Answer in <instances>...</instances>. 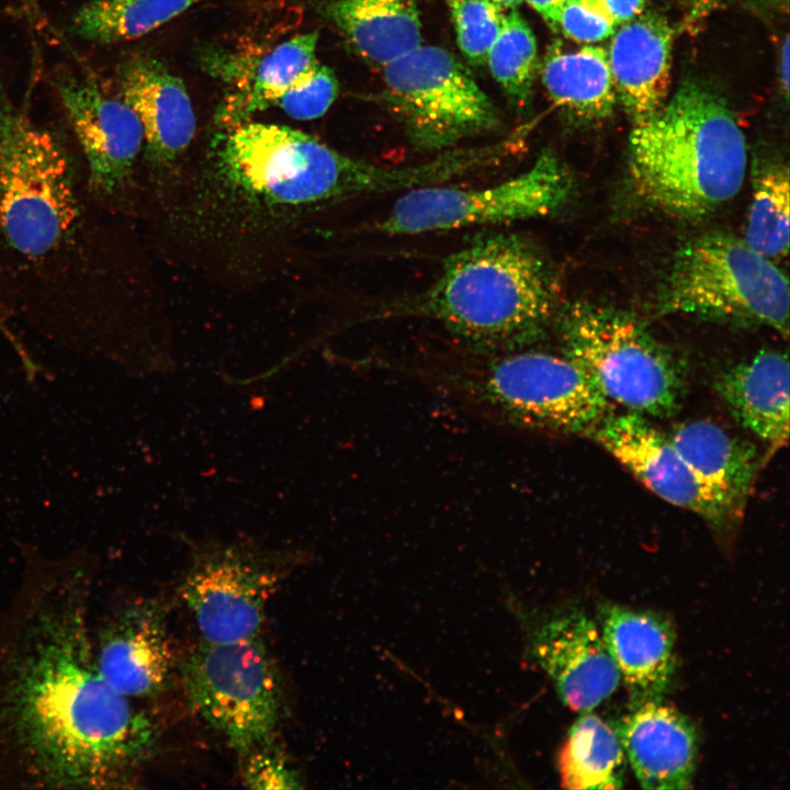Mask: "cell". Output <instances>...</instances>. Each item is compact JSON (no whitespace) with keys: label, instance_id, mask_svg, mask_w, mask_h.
Listing matches in <instances>:
<instances>
[{"label":"cell","instance_id":"1","mask_svg":"<svg viewBox=\"0 0 790 790\" xmlns=\"http://www.w3.org/2000/svg\"><path fill=\"white\" fill-rule=\"evenodd\" d=\"M90 578L79 562L32 571L0 635V746L22 777L54 789L131 781L158 730L100 674Z\"/></svg>","mask_w":790,"mask_h":790},{"label":"cell","instance_id":"2","mask_svg":"<svg viewBox=\"0 0 790 790\" xmlns=\"http://www.w3.org/2000/svg\"><path fill=\"white\" fill-rule=\"evenodd\" d=\"M558 285L541 251L516 233L477 236L400 308L437 320L479 350L526 349L556 313Z\"/></svg>","mask_w":790,"mask_h":790},{"label":"cell","instance_id":"3","mask_svg":"<svg viewBox=\"0 0 790 790\" xmlns=\"http://www.w3.org/2000/svg\"><path fill=\"white\" fill-rule=\"evenodd\" d=\"M215 171L226 188L259 205L307 207L444 183L464 176L466 161L447 150L420 165L380 166L289 126L246 122L226 129Z\"/></svg>","mask_w":790,"mask_h":790},{"label":"cell","instance_id":"4","mask_svg":"<svg viewBox=\"0 0 790 790\" xmlns=\"http://www.w3.org/2000/svg\"><path fill=\"white\" fill-rule=\"evenodd\" d=\"M633 189L677 217L701 218L733 199L747 168L745 135L724 99L684 82L629 139Z\"/></svg>","mask_w":790,"mask_h":790},{"label":"cell","instance_id":"5","mask_svg":"<svg viewBox=\"0 0 790 790\" xmlns=\"http://www.w3.org/2000/svg\"><path fill=\"white\" fill-rule=\"evenodd\" d=\"M79 215L65 148L0 81V237L15 252L37 259L71 237Z\"/></svg>","mask_w":790,"mask_h":790},{"label":"cell","instance_id":"6","mask_svg":"<svg viewBox=\"0 0 790 790\" xmlns=\"http://www.w3.org/2000/svg\"><path fill=\"white\" fill-rule=\"evenodd\" d=\"M563 354L580 366L610 402L627 411L665 418L685 395V373L673 353L634 316L575 303L561 315Z\"/></svg>","mask_w":790,"mask_h":790},{"label":"cell","instance_id":"7","mask_svg":"<svg viewBox=\"0 0 790 790\" xmlns=\"http://www.w3.org/2000/svg\"><path fill=\"white\" fill-rule=\"evenodd\" d=\"M665 313L767 326L787 338L789 284L785 273L744 239L710 233L675 256L662 294Z\"/></svg>","mask_w":790,"mask_h":790},{"label":"cell","instance_id":"8","mask_svg":"<svg viewBox=\"0 0 790 790\" xmlns=\"http://www.w3.org/2000/svg\"><path fill=\"white\" fill-rule=\"evenodd\" d=\"M382 70V99L419 149L448 150L500 125L469 69L441 47L420 45Z\"/></svg>","mask_w":790,"mask_h":790},{"label":"cell","instance_id":"9","mask_svg":"<svg viewBox=\"0 0 790 790\" xmlns=\"http://www.w3.org/2000/svg\"><path fill=\"white\" fill-rule=\"evenodd\" d=\"M471 394L510 424L530 429L588 432L610 402L566 356L521 349L506 352L465 379Z\"/></svg>","mask_w":790,"mask_h":790},{"label":"cell","instance_id":"10","mask_svg":"<svg viewBox=\"0 0 790 790\" xmlns=\"http://www.w3.org/2000/svg\"><path fill=\"white\" fill-rule=\"evenodd\" d=\"M572 190L567 167L552 150H543L530 168L490 187L461 189L436 183L408 189L379 229L408 236L540 217L561 208Z\"/></svg>","mask_w":790,"mask_h":790},{"label":"cell","instance_id":"11","mask_svg":"<svg viewBox=\"0 0 790 790\" xmlns=\"http://www.w3.org/2000/svg\"><path fill=\"white\" fill-rule=\"evenodd\" d=\"M194 711L241 756L269 742L280 712L275 668L258 637L203 641L182 666Z\"/></svg>","mask_w":790,"mask_h":790},{"label":"cell","instance_id":"12","mask_svg":"<svg viewBox=\"0 0 790 790\" xmlns=\"http://www.w3.org/2000/svg\"><path fill=\"white\" fill-rule=\"evenodd\" d=\"M278 580L260 560L225 550L193 566L181 595L204 641L233 642L258 635Z\"/></svg>","mask_w":790,"mask_h":790},{"label":"cell","instance_id":"13","mask_svg":"<svg viewBox=\"0 0 790 790\" xmlns=\"http://www.w3.org/2000/svg\"><path fill=\"white\" fill-rule=\"evenodd\" d=\"M55 87L86 157L91 189L102 196L121 191L144 145L137 114L89 76L64 74Z\"/></svg>","mask_w":790,"mask_h":790},{"label":"cell","instance_id":"14","mask_svg":"<svg viewBox=\"0 0 790 790\" xmlns=\"http://www.w3.org/2000/svg\"><path fill=\"white\" fill-rule=\"evenodd\" d=\"M98 669L119 693L134 700L158 695L170 678L173 655L165 613L153 601H134L92 627Z\"/></svg>","mask_w":790,"mask_h":790},{"label":"cell","instance_id":"15","mask_svg":"<svg viewBox=\"0 0 790 790\" xmlns=\"http://www.w3.org/2000/svg\"><path fill=\"white\" fill-rule=\"evenodd\" d=\"M665 501L720 528L727 521L711 501L667 433L627 411L605 416L588 435Z\"/></svg>","mask_w":790,"mask_h":790},{"label":"cell","instance_id":"16","mask_svg":"<svg viewBox=\"0 0 790 790\" xmlns=\"http://www.w3.org/2000/svg\"><path fill=\"white\" fill-rule=\"evenodd\" d=\"M532 651L572 710H592L619 685L621 677L599 625L579 609L545 619L534 632Z\"/></svg>","mask_w":790,"mask_h":790},{"label":"cell","instance_id":"17","mask_svg":"<svg viewBox=\"0 0 790 790\" xmlns=\"http://www.w3.org/2000/svg\"><path fill=\"white\" fill-rule=\"evenodd\" d=\"M121 98L137 114L149 161L171 167L190 146L196 120L188 90L160 60L135 55L117 69Z\"/></svg>","mask_w":790,"mask_h":790},{"label":"cell","instance_id":"18","mask_svg":"<svg viewBox=\"0 0 790 790\" xmlns=\"http://www.w3.org/2000/svg\"><path fill=\"white\" fill-rule=\"evenodd\" d=\"M624 755L645 789H688L698 761V735L672 706L642 701L616 729Z\"/></svg>","mask_w":790,"mask_h":790},{"label":"cell","instance_id":"19","mask_svg":"<svg viewBox=\"0 0 790 790\" xmlns=\"http://www.w3.org/2000/svg\"><path fill=\"white\" fill-rule=\"evenodd\" d=\"M611 35L608 64L618 100L633 122L668 99L675 31L654 13L639 14Z\"/></svg>","mask_w":790,"mask_h":790},{"label":"cell","instance_id":"20","mask_svg":"<svg viewBox=\"0 0 790 790\" xmlns=\"http://www.w3.org/2000/svg\"><path fill=\"white\" fill-rule=\"evenodd\" d=\"M599 629L630 691L642 701L656 700L669 687L676 669L675 629L658 612L605 603Z\"/></svg>","mask_w":790,"mask_h":790},{"label":"cell","instance_id":"21","mask_svg":"<svg viewBox=\"0 0 790 790\" xmlns=\"http://www.w3.org/2000/svg\"><path fill=\"white\" fill-rule=\"evenodd\" d=\"M667 435L725 519L736 518L758 472L756 448L704 419L678 424Z\"/></svg>","mask_w":790,"mask_h":790},{"label":"cell","instance_id":"22","mask_svg":"<svg viewBox=\"0 0 790 790\" xmlns=\"http://www.w3.org/2000/svg\"><path fill=\"white\" fill-rule=\"evenodd\" d=\"M715 388L734 419L777 450L789 438V362L764 349L722 372Z\"/></svg>","mask_w":790,"mask_h":790},{"label":"cell","instance_id":"23","mask_svg":"<svg viewBox=\"0 0 790 790\" xmlns=\"http://www.w3.org/2000/svg\"><path fill=\"white\" fill-rule=\"evenodd\" d=\"M316 8L352 52L375 68L421 45L414 0H319Z\"/></svg>","mask_w":790,"mask_h":790},{"label":"cell","instance_id":"24","mask_svg":"<svg viewBox=\"0 0 790 790\" xmlns=\"http://www.w3.org/2000/svg\"><path fill=\"white\" fill-rule=\"evenodd\" d=\"M318 32L295 35L242 66L216 113L217 124L229 129L249 122L258 112L275 106L290 89L307 79L320 64L316 57Z\"/></svg>","mask_w":790,"mask_h":790},{"label":"cell","instance_id":"25","mask_svg":"<svg viewBox=\"0 0 790 790\" xmlns=\"http://www.w3.org/2000/svg\"><path fill=\"white\" fill-rule=\"evenodd\" d=\"M541 76L550 99L567 115L580 121H600L612 114L618 98L603 47L552 46Z\"/></svg>","mask_w":790,"mask_h":790},{"label":"cell","instance_id":"26","mask_svg":"<svg viewBox=\"0 0 790 790\" xmlns=\"http://www.w3.org/2000/svg\"><path fill=\"white\" fill-rule=\"evenodd\" d=\"M624 752L617 734L600 716L583 712L561 748L557 766L567 789H620Z\"/></svg>","mask_w":790,"mask_h":790},{"label":"cell","instance_id":"27","mask_svg":"<svg viewBox=\"0 0 790 790\" xmlns=\"http://www.w3.org/2000/svg\"><path fill=\"white\" fill-rule=\"evenodd\" d=\"M203 0H89L71 16V32L93 43L139 38Z\"/></svg>","mask_w":790,"mask_h":790},{"label":"cell","instance_id":"28","mask_svg":"<svg viewBox=\"0 0 790 790\" xmlns=\"http://www.w3.org/2000/svg\"><path fill=\"white\" fill-rule=\"evenodd\" d=\"M744 241L768 259L789 249V170L769 163L755 177Z\"/></svg>","mask_w":790,"mask_h":790},{"label":"cell","instance_id":"29","mask_svg":"<svg viewBox=\"0 0 790 790\" xmlns=\"http://www.w3.org/2000/svg\"><path fill=\"white\" fill-rule=\"evenodd\" d=\"M486 64L509 99L517 105H524L535 77L538 47L532 30L516 9L505 14Z\"/></svg>","mask_w":790,"mask_h":790},{"label":"cell","instance_id":"30","mask_svg":"<svg viewBox=\"0 0 790 790\" xmlns=\"http://www.w3.org/2000/svg\"><path fill=\"white\" fill-rule=\"evenodd\" d=\"M461 52L474 65L486 64L505 20L504 9L487 0H447Z\"/></svg>","mask_w":790,"mask_h":790},{"label":"cell","instance_id":"31","mask_svg":"<svg viewBox=\"0 0 790 790\" xmlns=\"http://www.w3.org/2000/svg\"><path fill=\"white\" fill-rule=\"evenodd\" d=\"M338 94V80L334 71L319 64L304 81L286 91L276 102L289 116L309 121L324 115Z\"/></svg>","mask_w":790,"mask_h":790},{"label":"cell","instance_id":"32","mask_svg":"<svg viewBox=\"0 0 790 790\" xmlns=\"http://www.w3.org/2000/svg\"><path fill=\"white\" fill-rule=\"evenodd\" d=\"M617 24L598 0H565L561 5L555 29L576 43L595 44L610 37Z\"/></svg>","mask_w":790,"mask_h":790},{"label":"cell","instance_id":"33","mask_svg":"<svg viewBox=\"0 0 790 790\" xmlns=\"http://www.w3.org/2000/svg\"><path fill=\"white\" fill-rule=\"evenodd\" d=\"M244 757L242 779L253 789L302 788L300 774L286 757L270 745V741L256 746Z\"/></svg>","mask_w":790,"mask_h":790},{"label":"cell","instance_id":"34","mask_svg":"<svg viewBox=\"0 0 790 790\" xmlns=\"http://www.w3.org/2000/svg\"><path fill=\"white\" fill-rule=\"evenodd\" d=\"M617 25L642 13L645 0H598Z\"/></svg>","mask_w":790,"mask_h":790},{"label":"cell","instance_id":"35","mask_svg":"<svg viewBox=\"0 0 790 790\" xmlns=\"http://www.w3.org/2000/svg\"><path fill=\"white\" fill-rule=\"evenodd\" d=\"M545 22L555 29L557 12L565 0H524Z\"/></svg>","mask_w":790,"mask_h":790},{"label":"cell","instance_id":"36","mask_svg":"<svg viewBox=\"0 0 790 790\" xmlns=\"http://www.w3.org/2000/svg\"><path fill=\"white\" fill-rule=\"evenodd\" d=\"M790 50H789V37L787 36L781 48L780 54V81L783 90V95L787 98L789 92V63H790Z\"/></svg>","mask_w":790,"mask_h":790},{"label":"cell","instance_id":"37","mask_svg":"<svg viewBox=\"0 0 790 790\" xmlns=\"http://www.w3.org/2000/svg\"><path fill=\"white\" fill-rule=\"evenodd\" d=\"M503 9H515L518 7L523 0H487Z\"/></svg>","mask_w":790,"mask_h":790},{"label":"cell","instance_id":"38","mask_svg":"<svg viewBox=\"0 0 790 790\" xmlns=\"http://www.w3.org/2000/svg\"><path fill=\"white\" fill-rule=\"evenodd\" d=\"M686 4H693L697 0H678Z\"/></svg>","mask_w":790,"mask_h":790},{"label":"cell","instance_id":"39","mask_svg":"<svg viewBox=\"0 0 790 790\" xmlns=\"http://www.w3.org/2000/svg\"><path fill=\"white\" fill-rule=\"evenodd\" d=\"M779 1H780V0H779ZM781 1H787V0H781Z\"/></svg>","mask_w":790,"mask_h":790}]
</instances>
